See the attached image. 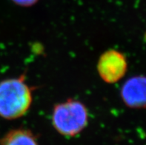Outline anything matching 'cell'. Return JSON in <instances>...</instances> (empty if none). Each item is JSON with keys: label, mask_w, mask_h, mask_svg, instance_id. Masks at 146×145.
<instances>
[{"label": "cell", "mask_w": 146, "mask_h": 145, "mask_svg": "<svg viewBox=\"0 0 146 145\" xmlns=\"http://www.w3.org/2000/svg\"><path fill=\"white\" fill-rule=\"evenodd\" d=\"M125 103L131 107L146 106V78L135 76L128 79L122 88Z\"/></svg>", "instance_id": "cell-4"}, {"label": "cell", "mask_w": 146, "mask_h": 145, "mask_svg": "<svg viewBox=\"0 0 146 145\" xmlns=\"http://www.w3.org/2000/svg\"><path fill=\"white\" fill-rule=\"evenodd\" d=\"M0 145H38L35 137L26 130H13L4 136Z\"/></svg>", "instance_id": "cell-5"}, {"label": "cell", "mask_w": 146, "mask_h": 145, "mask_svg": "<svg viewBox=\"0 0 146 145\" xmlns=\"http://www.w3.org/2000/svg\"><path fill=\"white\" fill-rule=\"evenodd\" d=\"M127 70L125 57L117 50H109L101 56L98 70L104 81L116 82L123 77Z\"/></svg>", "instance_id": "cell-3"}, {"label": "cell", "mask_w": 146, "mask_h": 145, "mask_svg": "<svg viewBox=\"0 0 146 145\" xmlns=\"http://www.w3.org/2000/svg\"><path fill=\"white\" fill-rule=\"evenodd\" d=\"M52 119L54 127L59 133L74 136L87 125L88 114L81 102L69 100L55 107Z\"/></svg>", "instance_id": "cell-2"}, {"label": "cell", "mask_w": 146, "mask_h": 145, "mask_svg": "<svg viewBox=\"0 0 146 145\" xmlns=\"http://www.w3.org/2000/svg\"><path fill=\"white\" fill-rule=\"evenodd\" d=\"M29 87L22 79H11L0 82V116L13 119L23 116L31 104Z\"/></svg>", "instance_id": "cell-1"}, {"label": "cell", "mask_w": 146, "mask_h": 145, "mask_svg": "<svg viewBox=\"0 0 146 145\" xmlns=\"http://www.w3.org/2000/svg\"><path fill=\"white\" fill-rule=\"evenodd\" d=\"M13 2L22 5H31L35 3L37 0H13Z\"/></svg>", "instance_id": "cell-6"}]
</instances>
